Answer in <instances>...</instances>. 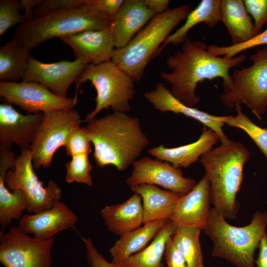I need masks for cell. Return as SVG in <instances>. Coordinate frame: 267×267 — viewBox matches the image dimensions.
Segmentation results:
<instances>
[{
  "label": "cell",
  "instance_id": "1",
  "mask_svg": "<svg viewBox=\"0 0 267 267\" xmlns=\"http://www.w3.org/2000/svg\"><path fill=\"white\" fill-rule=\"evenodd\" d=\"M246 58L245 54L231 58L215 56L204 42L187 37L181 48L167 58L166 65L170 71L161 72L160 78L170 85V90L176 97L195 107L200 99L196 93L199 83L220 78L223 80V87L230 85V70Z\"/></svg>",
  "mask_w": 267,
  "mask_h": 267
},
{
  "label": "cell",
  "instance_id": "2",
  "mask_svg": "<svg viewBox=\"0 0 267 267\" xmlns=\"http://www.w3.org/2000/svg\"><path fill=\"white\" fill-rule=\"evenodd\" d=\"M97 166H113L124 171L133 165L149 144L139 120L127 113L114 112L88 122Z\"/></svg>",
  "mask_w": 267,
  "mask_h": 267
},
{
  "label": "cell",
  "instance_id": "3",
  "mask_svg": "<svg viewBox=\"0 0 267 267\" xmlns=\"http://www.w3.org/2000/svg\"><path fill=\"white\" fill-rule=\"evenodd\" d=\"M221 142L219 146L202 154L199 160L210 181L214 208L225 220H234L239 209L236 198L250 154L240 142L228 138Z\"/></svg>",
  "mask_w": 267,
  "mask_h": 267
},
{
  "label": "cell",
  "instance_id": "4",
  "mask_svg": "<svg viewBox=\"0 0 267 267\" xmlns=\"http://www.w3.org/2000/svg\"><path fill=\"white\" fill-rule=\"evenodd\" d=\"M111 19L97 11L90 0L78 7L62 9L20 25L13 40L30 51L43 43L89 30L108 29Z\"/></svg>",
  "mask_w": 267,
  "mask_h": 267
},
{
  "label": "cell",
  "instance_id": "5",
  "mask_svg": "<svg viewBox=\"0 0 267 267\" xmlns=\"http://www.w3.org/2000/svg\"><path fill=\"white\" fill-rule=\"evenodd\" d=\"M267 227V211L256 212L249 224L238 227L228 223L213 207L203 230L213 243V257L236 267H255V252Z\"/></svg>",
  "mask_w": 267,
  "mask_h": 267
},
{
  "label": "cell",
  "instance_id": "6",
  "mask_svg": "<svg viewBox=\"0 0 267 267\" xmlns=\"http://www.w3.org/2000/svg\"><path fill=\"white\" fill-rule=\"evenodd\" d=\"M190 11L191 5L186 4L156 14L127 45L115 49L111 60L135 81H139L149 62Z\"/></svg>",
  "mask_w": 267,
  "mask_h": 267
},
{
  "label": "cell",
  "instance_id": "7",
  "mask_svg": "<svg viewBox=\"0 0 267 267\" xmlns=\"http://www.w3.org/2000/svg\"><path fill=\"white\" fill-rule=\"evenodd\" d=\"M91 82L96 91V105L84 122H88L103 109L110 108L114 112L128 113L135 93L134 80L112 60L98 65L89 64L75 82L76 93L81 85Z\"/></svg>",
  "mask_w": 267,
  "mask_h": 267
},
{
  "label": "cell",
  "instance_id": "8",
  "mask_svg": "<svg viewBox=\"0 0 267 267\" xmlns=\"http://www.w3.org/2000/svg\"><path fill=\"white\" fill-rule=\"evenodd\" d=\"M249 58L252 64L233 72L232 82L223 87L220 98L230 108L245 104L261 120L267 110V46L257 50Z\"/></svg>",
  "mask_w": 267,
  "mask_h": 267
},
{
  "label": "cell",
  "instance_id": "9",
  "mask_svg": "<svg viewBox=\"0 0 267 267\" xmlns=\"http://www.w3.org/2000/svg\"><path fill=\"white\" fill-rule=\"evenodd\" d=\"M81 118L76 110L57 109L44 114L35 138L29 147L34 168H48L53 156L64 146L71 133L81 127Z\"/></svg>",
  "mask_w": 267,
  "mask_h": 267
},
{
  "label": "cell",
  "instance_id": "10",
  "mask_svg": "<svg viewBox=\"0 0 267 267\" xmlns=\"http://www.w3.org/2000/svg\"><path fill=\"white\" fill-rule=\"evenodd\" d=\"M34 168L29 149L23 151L16 158L13 169L9 170L4 177L5 185L10 191L20 190L25 193L27 211L30 214L49 209L55 202L60 200L62 194L61 188L53 180L44 187Z\"/></svg>",
  "mask_w": 267,
  "mask_h": 267
},
{
  "label": "cell",
  "instance_id": "11",
  "mask_svg": "<svg viewBox=\"0 0 267 267\" xmlns=\"http://www.w3.org/2000/svg\"><path fill=\"white\" fill-rule=\"evenodd\" d=\"M54 238L40 240L20 227L12 226L0 233V262L4 267H52Z\"/></svg>",
  "mask_w": 267,
  "mask_h": 267
},
{
  "label": "cell",
  "instance_id": "12",
  "mask_svg": "<svg viewBox=\"0 0 267 267\" xmlns=\"http://www.w3.org/2000/svg\"><path fill=\"white\" fill-rule=\"evenodd\" d=\"M0 96L5 103L17 105L28 114L74 109L78 103L74 97L60 96L33 81L0 82Z\"/></svg>",
  "mask_w": 267,
  "mask_h": 267
},
{
  "label": "cell",
  "instance_id": "13",
  "mask_svg": "<svg viewBox=\"0 0 267 267\" xmlns=\"http://www.w3.org/2000/svg\"><path fill=\"white\" fill-rule=\"evenodd\" d=\"M126 183L130 187L141 184L158 185L183 195L197 182L194 179L183 177L180 168L167 162L145 156L133 164L132 174Z\"/></svg>",
  "mask_w": 267,
  "mask_h": 267
},
{
  "label": "cell",
  "instance_id": "14",
  "mask_svg": "<svg viewBox=\"0 0 267 267\" xmlns=\"http://www.w3.org/2000/svg\"><path fill=\"white\" fill-rule=\"evenodd\" d=\"M89 64L81 59L44 63L30 55L22 81L40 83L54 93L67 97L68 89Z\"/></svg>",
  "mask_w": 267,
  "mask_h": 267
},
{
  "label": "cell",
  "instance_id": "15",
  "mask_svg": "<svg viewBox=\"0 0 267 267\" xmlns=\"http://www.w3.org/2000/svg\"><path fill=\"white\" fill-rule=\"evenodd\" d=\"M42 113L23 115L10 104H0V145L12 147L15 143L21 152L29 149L42 121Z\"/></svg>",
  "mask_w": 267,
  "mask_h": 267
},
{
  "label": "cell",
  "instance_id": "16",
  "mask_svg": "<svg viewBox=\"0 0 267 267\" xmlns=\"http://www.w3.org/2000/svg\"><path fill=\"white\" fill-rule=\"evenodd\" d=\"M78 219L63 202L56 201L49 209L27 214L20 219L19 226L25 232L40 240H48L74 226Z\"/></svg>",
  "mask_w": 267,
  "mask_h": 267
},
{
  "label": "cell",
  "instance_id": "17",
  "mask_svg": "<svg viewBox=\"0 0 267 267\" xmlns=\"http://www.w3.org/2000/svg\"><path fill=\"white\" fill-rule=\"evenodd\" d=\"M211 203L210 183L205 174L189 192L178 199L170 220L177 226L194 227L203 230L208 221Z\"/></svg>",
  "mask_w": 267,
  "mask_h": 267
},
{
  "label": "cell",
  "instance_id": "18",
  "mask_svg": "<svg viewBox=\"0 0 267 267\" xmlns=\"http://www.w3.org/2000/svg\"><path fill=\"white\" fill-rule=\"evenodd\" d=\"M144 97L160 112L180 114L194 119L214 131L220 141L228 139L222 130L224 116L213 115L186 105L176 97L163 84L157 83L153 89L144 93Z\"/></svg>",
  "mask_w": 267,
  "mask_h": 267
},
{
  "label": "cell",
  "instance_id": "19",
  "mask_svg": "<svg viewBox=\"0 0 267 267\" xmlns=\"http://www.w3.org/2000/svg\"><path fill=\"white\" fill-rule=\"evenodd\" d=\"M72 48L75 59L98 65L112 60L116 49L109 29L89 30L60 39Z\"/></svg>",
  "mask_w": 267,
  "mask_h": 267
},
{
  "label": "cell",
  "instance_id": "20",
  "mask_svg": "<svg viewBox=\"0 0 267 267\" xmlns=\"http://www.w3.org/2000/svg\"><path fill=\"white\" fill-rule=\"evenodd\" d=\"M156 15L143 0H124L109 28L116 48L127 45Z\"/></svg>",
  "mask_w": 267,
  "mask_h": 267
},
{
  "label": "cell",
  "instance_id": "21",
  "mask_svg": "<svg viewBox=\"0 0 267 267\" xmlns=\"http://www.w3.org/2000/svg\"><path fill=\"white\" fill-rule=\"evenodd\" d=\"M219 140L218 134L205 127L195 142L173 148L160 145L148 151L156 159L167 162L176 168H186L199 160L202 154L212 149Z\"/></svg>",
  "mask_w": 267,
  "mask_h": 267
},
{
  "label": "cell",
  "instance_id": "22",
  "mask_svg": "<svg viewBox=\"0 0 267 267\" xmlns=\"http://www.w3.org/2000/svg\"><path fill=\"white\" fill-rule=\"evenodd\" d=\"M100 213L107 229L120 237L143 224L142 199L137 194L122 203L105 206Z\"/></svg>",
  "mask_w": 267,
  "mask_h": 267
},
{
  "label": "cell",
  "instance_id": "23",
  "mask_svg": "<svg viewBox=\"0 0 267 267\" xmlns=\"http://www.w3.org/2000/svg\"><path fill=\"white\" fill-rule=\"evenodd\" d=\"M131 189L141 198L143 224L162 220H170L178 201L182 196L148 184L133 186Z\"/></svg>",
  "mask_w": 267,
  "mask_h": 267
},
{
  "label": "cell",
  "instance_id": "24",
  "mask_svg": "<svg viewBox=\"0 0 267 267\" xmlns=\"http://www.w3.org/2000/svg\"><path fill=\"white\" fill-rule=\"evenodd\" d=\"M170 220L143 224L120 237L109 249L111 262L118 264L147 246Z\"/></svg>",
  "mask_w": 267,
  "mask_h": 267
},
{
  "label": "cell",
  "instance_id": "25",
  "mask_svg": "<svg viewBox=\"0 0 267 267\" xmlns=\"http://www.w3.org/2000/svg\"><path fill=\"white\" fill-rule=\"evenodd\" d=\"M221 22L231 37L232 44L247 42L256 36L254 23L242 0H221Z\"/></svg>",
  "mask_w": 267,
  "mask_h": 267
},
{
  "label": "cell",
  "instance_id": "26",
  "mask_svg": "<svg viewBox=\"0 0 267 267\" xmlns=\"http://www.w3.org/2000/svg\"><path fill=\"white\" fill-rule=\"evenodd\" d=\"M221 0H202L186 17L184 24L171 34L159 49L158 54L168 44L177 45L183 43L188 32L196 25L204 23L210 28L221 22Z\"/></svg>",
  "mask_w": 267,
  "mask_h": 267
},
{
  "label": "cell",
  "instance_id": "27",
  "mask_svg": "<svg viewBox=\"0 0 267 267\" xmlns=\"http://www.w3.org/2000/svg\"><path fill=\"white\" fill-rule=\"evenodd\" d=\"M176 227L169 220L147 246L118 265L121 267H164L162 260L166 244Z\"/></svg>",
  "mask_w": 267,
  "mask_h": 267
},
{
  "label": "cell",
  "instance_id": "28",
  "mask_svg": "<svg viewBox=\"0 0 267 267\" xmlns=\"http://www.w3.org/2000/svg\"><path fill=\"white\" fill-rule=\"evenodd\" d=\"M30 50L14 40L0 47V82L23 80L28 64Z\"/></svg>",
  "mask_w": 267,
  "mask_h": 267
},
{
  "label": "cell",
  "instance_id": "29",
  "mask_svg": "<svg viewBox=\"0 0 267 267\" xmlns=\"http://www.w3.org/2000/svg\"><path fill=\"white\" fill-rule=\"evenodd\" d=\"M7 171L0 168V223L2 227L8 226L13 220L21 219L28 208L27 198L23 191H10L6 186L4 177Z\"/></svg>",
  "mask_w": 267,
  "mask_h": 267
},
{
  "label": "cell",
  "instance_id": "30",
  "mask_svg": "<svg viewBox=\"0 0 267 267\" xmlns=\"http://www.w3.org/2000/svg\"><path fill=\"white\" fill-rule=\"evenodd\" d=\"M199 228L178 226L172 236L176 246L185 259L188 267H204Z\"/></svg>",
  "mask_w": 267,
  "mask_h": 267
},
{
  "label": "cell",
  "instance_id": "31",
  "mask_svg": "<svg viewBox=\"0 0 267 267\" xmlns=\"http://www.w3.org/2000/svg\"><path fill=\"white\" fill-rule=\"evenodd\" d=\"M234 108L236 115L224 116V123L245 132L267 159V129L262 128L252 121L243 113L241 105L237 104Z\"/></svg>",
  "mask_w": 267,
  "mask_h": 267
},
{
  "label": "cell",
  "instance_id": "32",
  "mask_svg": "<svg viewBox=\"0 0 267 267\" xmlns=\"http://www.w3.org/2000/svg\"><path fill=\"white\" fill-rule=\"evenodd\" d=\"M65 181L68 183L74 182L92 185L90 171L92 165L89 159V154H83L74 156L66 164Z\"/></svg>",
  "mask_w": 267,
  "mask_h": 267
},
{
  "label": "cell",
  "instance_id": "33",
  "mask_svg": "<svg viewBox=\"0 0 267 267\" xmlns=\"http://www.w3.org/2000/svg\"><path fill=\"white\" fill-rule=\"evenodd\" d=\"M261 45H267V29L245 43L225 46L213 44L209 45L208 48L215 56L231 58L243 51Z\"/></svg>",
  "mask_w": 267,
  "mask_h": 267
},
{
  "label": "cell",
  "instance_id": "34",
  "mask_svg": "<svg viewBox=\"0 0 267 267\" xmlns=\"http://www.w3.org/2000/svg\"><path fill=\"white\" fill-rule=\"evenodd\" d=\"M22 6L19 1L16 0H0V35L13 26L25 23L24 14L20 9Z\"/></svg>",
  "mask_w": 267,
  "mask_h": 267
},
{
  "label": "cell",
  "instance_id": "35",
  "mask_svg": "<svg viewBox=\"0 0 267 267\" xmlns=\"http://www.w3.org/2000/svg\"><path fill=\"white\" fill-rule=\"evenodd\" d=\"M91 141L87 127H79L74 130L64 145L67 155L71 157L80 154H89L91 151Z\"/></svg>",
  "mask_w": 267,
  "mask_h": 267
},
{
  "label": "cell",
  "instance_id": "36",
  "mask_svg": "<svg viewBox=\"0 0 267 267\" xmlns=\"http://www.w3.org/2000/svg\"><path fill=\"white\" fill-rule=\"evenodd\" d=\"M89 0H44L37 6L33 12L34 18L65 9L80 7L88 2Z\"/></svg>",
  "mask_w": 267,
  "mask_h": 267
},
{
  "label": "cell",
  "instance_id": "37",
  "mask_svg": "<svg viewBox=\"0 0 267 267\" xmlns=\"http://www.w3.org/2000/svg\"><path fill=\"white\" fill-rule=\"evenodd\" d=\"M247 10L253 18L256 35L267 23V0H244Z\"/></svg>",
  "mask_w": 267,
  "mask_h": 267
},
{
  "label": "cell",
  "instance_id": "38",
  "mask_svg": "<svg viewBox=\"0 0 267 267\" xmlns=\"http://www.w3.org/2000/svg\"><path fill=\"white\" fill-rule=\"evenodd\" d=\"M86 249V255L90 267H121L119 265L109 262L100 254L89 237L81 236Z\"/></svg>",
  "mask_w": 267,
  "mask_h": 267
},
{
  "label": "cell",
  "instance_id": "39",
  "mask_svg": "<svg viewBox=\"0 0 267 267\" xmlns=\"http://www.w3.org/2000/svg\"><path fill=\"white\" fill-rule=\"evenodd\" d=\"M164 256L167 267H188L185 259L174 243L172 236L167 243Z\"/></svg>",
  "mask_w": 267,
  "mask_h": 267
},
{
  "label": "cell",
  "instance_id": "40",
  "mask_svg": "<svg viewBox=\"0 0 267 267\" xmlns=\"http://www.w3.org/2000/svg\"><path fill=\"white\" fill-rule=\"evenodd\" d=\"M124 1V0H90V4L97 11L107 15L112 19Z\"/></svg>",
  "mask_w": 267,
  "mask_h": 267
},
{
  "label": "cell",
  "instance_id": "41",
  "mask_svg": "<svg viewBox=\"0 0 267 267\" xmlns=\"http://www.w3.org/2000/svg\"><path fill=\"white\" fill-rule=\"evenodd\" d=\"M258 257L255 260L256 267H267V234L266 233L262 238L259 248Z\"/></svg>",
  "mask_w": 267,
  "mask_h": 267
},
{
  "label": "cell",
  "instance_id": "42",
  "mask_svg": "<svg viewBox=\"0 0 267 267\" xmlns=\"http://www.w3.org/2000/svg\"><path fill=\"white\" fill-rule=\"evenodd\" d=\"M43 0H21L20 1L22 9L24 10V15L26 22L30 21L33 18L34 9L40 5Z\"/></svg>",
  "mask_w": 267,
  "mask_h": 267
},
{
  "label": "cell",
  "instance_id": "43",
  "mask_svg": "<svg viewBox=\"0 0 267 267\" xmlns=\"http://www.w3.org/2000/svg\"><path fill=\"white\" fill-rule=\"evenodd\" d=\"M149 8L154 11L156 14L162 13L168 8L169 0H143Z\"/></svg>",
  "mask_w": 267,
  "mask_h": 267
}]
</instances>
